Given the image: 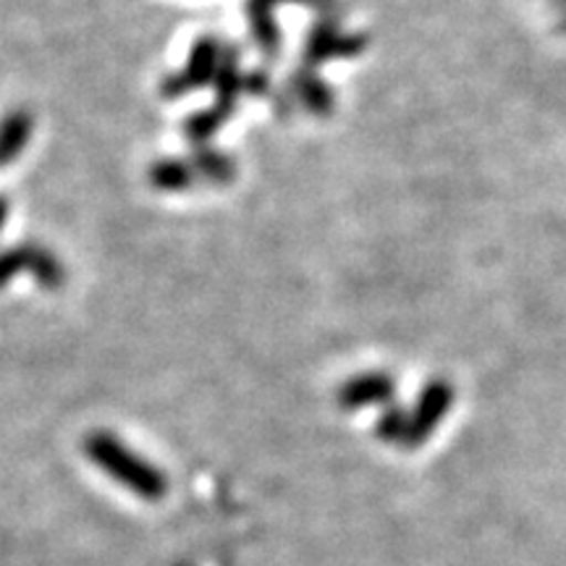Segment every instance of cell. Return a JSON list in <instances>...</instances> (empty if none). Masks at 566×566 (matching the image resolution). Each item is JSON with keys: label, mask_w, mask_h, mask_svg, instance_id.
<instances>
[{"label": "cell", "mask_w": 566, "mask_h": 566, "mask_svg": "<svg viewBox=\"0 0 566 566\" xmlns=\"http://www.w3.org/2000/svg\"><path fill=\"white\" fill-rule=\"evenodd\" d=\"M396 384L388 373H363L354 375L346 384L338 388V405L349 412L357 409L375 407V405H388L394 399Z\"/></svg>", "instance_id": "cell-6"}, {"label": "cell", "mask_w": 566, "mask_h": 566, "mask_svg": "<svg viewBox=\"0 0 566 566\" xmlns=\"http://www.w3.org/2000/svg\"><path fill=\"white\" fill-rule=\"evenodd\" d=\"M6 221H9V202H6V197H0V229H3Z\"/></svg>", "instance_id": "cell-14"}, {"label": "cell", "mask_w": 566, "mask_h": 566, "mask_svg": "<svg viewBox=\"0 0 566 566\" xmlns=\"http://www.w3.org/2000/svg\"><path fill=\"white\" fill-rule=\"evenodd\" d=\"M407 420H409V412H401V409L388 407L384 417L378 420V424H375V433H378L380 441L401 446L407 438Z\"/></svg>", "instance_id": "cell-11"}, {"label": "cell", "mask_w": 566, "mask_h": 566, "mask_svg": "<svg viewBox=\"0 0 566 566\" xmlns=\"http://www.w3.org/2000/svg\"><path fill=\"white\" fill-rule=\"evenodd\" d=\"M451 405H454V388H451L449 380H430L422 388V394L417 396L415 409L409 412L407 438L401 446L405 449H417V446L428 441L436 433L438 424L443 422V417L449 415Z\"/></svg>", "instance_id": "cell-3"}, {"label": "cell", "mask_w": 566, "mask_h": 566, "mask_svg": "<svg viewBox=\"0 0 566 566\" xmlns=\"http://www.w3.org/2000/svg\"><path fill=\"white\" fill-rule=\"evenodd\" d=\"M21 271H30L45 289H61L66 283L61 260L38 244H19L0 252V286H6Z\"/></svg>", "instance_id": "cell-2"}, {"label": "cell", "mask_w": 566, "mask_h": 566, "mask_svg": "<svg viewBox=\"0 0 566 566\" xmlns=\"http://www.w3.org/2000/svg\"><path fill=\"white\" fill-rule=\"evenodd\" d=\"M32 113L27 111H13L0 122V168L9 166L11 160H17L24 153L27 142L32 137Z\"/></svg>", "instance_id": "cell-8"}, {"label": "cell", "mask_w": 566, "mask_h": 566, "mask_svg": "<svg viewBox=\"0 0 566 566\" xmlns=\"http://www.w3.org/2000/svg\"><path fill=\"white\" fill-rule=\"evenodd\" d=\"M192 163L197 179H208L212 184H229L237 176V166L229 155L212 150V147H197Z\"/></svg>", "instance_id": "cell-10"}, {"label": "cell", "mask_w": 566, "mask_h": 566, "mask_svg": "<svg viewBox=\"0 0 566 566\" xmlns=\"http://www.w3.org/2000/svg\"><path fill=\"white\" fill-rule=\"evenodd\" d=\"M268 76L263 71H252V74H244V92H252V95H265L268 92Z\"/></svg>", "instance_id": "cell-12"}, {"label": "cell", "mask_w": 566, "mask_h": 566, "mask_svg": "<svg viewBox=\"0 0 566 566\" xmlns=\"http://www.w3.org/2000/svg\"><path fill=\"white\" fill-rule=\"evenodd\" d=\"M221 59H223V51L221 45H218V40L212 38L197 40L184 71L174 74L171 80L163 82V97H181L192 90L208 87V84L216 82Z\"/></svg>", "instance_id": "cell-4"}, {"label": "cell", "mask_w": 566, "mask_h": 566, "mask_svg": "<svg viewBox=\"0 0 566 566\" xmlns=\"http://www.w3.org/2000/svg\"><path fill=\"white\" fill-rule=\"evenodd\" d=\"M554 9L558 17V30L566 32V0H554Z\"/></svg>", "instance_id": "cell-13"}, {"label": "cell", "mask_w": 566, "mask_h": 566, "mask_svg": "<svg viewBox=\"0 0 566 566\" xmlns=\"http://www.w3.org/2000/svg\"><path fill=\"white\" fill-rule=\"evenodd\" d=\"M363 48H365L363 38L338 32L334 19H321V24L313 27V32L307 34V42H304V66L313 69L323 61L346 59V55L359 53Z\"/></svg>", "instance_id": "cell-5"}, {"label": "cell", "mask_w": 566, "mask_h": 566, "mask_svg": "<svg viewBox=\"0 0 566 566\" xmlns=\"http://www.w3.org/2000/svg\"><path fill=\"white\" fill-rule=\"evenodd\" d=\"M82 449L97 470L116 480L126 491L139 495V499L160 501L168 493V480L158 467L139 457L137 451H132L122 438L108 433V430L90 433L84 438Z\"/></svg>", "instance_id": "cell-1"}, {"label": "cell", "mask_w": 566, "mask_h": 566, "mask_svg": "<svg viewBox=\"0 0 566 566\" xmlns=\"http://www.w3.org/2000/svg\"><path fill=\"white\" fill-rule=\"evenodd\" d=\"M292 92L296 101L302 103V108H307L315 116H328L334 111V92L328 90L321 76L313 74V69L304 66L292 76Z\"/></svg>", "instance_id": "cell-7"}, {"label": "cell", "mask_w": 566, "mask_h": 566, "mask_svg": "<svg viewBox=\"0 0 566 566\" xmlns=\"http://www.w3.org/2000/svg\"><path fill=\"white\" fill-rule=\"evenodd\" d=\"M197 181V174L189 160L166 158L150 168V184L158 192H187Z\"/></svg>", "instance_id": "cell-9"}]
</instances>
